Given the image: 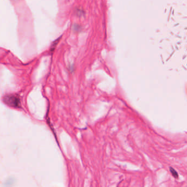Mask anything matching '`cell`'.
<instances>
[{"instance_id":"6da1fadb","label":"cell","mask_w":187,"mask_h":187,"mask_svg":"<svg viewBox=\"0 0 187 187\" xmlns=\"http://www.w3.org/2000/svg\"><path fill=\"white\" fill-rule=\"evenodd\" d=\"M4 102L10 106L18 107L20 105L19 98L16 95L10 94L4 97Z\"/></svg>"},{"instance_id":"7a4b0ae2","label":"cell","mask_w":187,"mask_h":187,"mask_svg":"<svg viewBox=\"0 0 187 187\" xmlns=\"http://www.w3.org/2000/svg\"><path fill=\"white\" fill-rule=\"evenodd\" d=\"M170 171L172 174V175L175 178H178V174L177 172V171L174 169L172 167H170Z\"/></svg>"}]
</instances>
